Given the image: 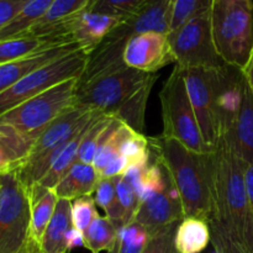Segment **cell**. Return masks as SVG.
Here are the masks:
<instances>
[{"instance_id": "1", "label": "cell", "mask_w": 253, "mask_h": 253, "mask_svg": "<svg viewBox=\"0 0 253 253\" xmlns=\"http://www.w3.org/2000/svg\"><path fill=\"white\" fill-rule=\"evenodd\" d=\"M153 155L179 193L184 217L209 221L214 215L211 153H198L172 138H150Z\"/></svg>"}, {"instance_id": "2", "label": "cell", "mask_w": 253, "mask_h": 253, "mask_svg": "<svg viewBox=\"0 0 253 253\" xmlns=\"http://www.w3.org/2000/svg\"><path fill=\"white\" fill-rule=\"evenodd\" d=\"M211 165L214 215L210 220H215L232 240L253 253V214L245 185L247 163L220 142L211 153Z\"/></svg>"}, {"instance_id": "3", "label": "cell", "mask_w": 253, "mask_h": 253, "mask_svg": "<svg viewBox=\"0 0 253 253\" xmlns=\"http://www.w3.org/2000/svg\"><path fill=\"white\" fill-rule=\"evenodd\" d=\"M210 20L220 58L242 71L253 51L252 0H212Z\"/></svg>"}, {"instance_id": "4", "label": "cell", "mask_w": 253, "mask_h": 253, "mask_svg": "<svg viewBox=\"0 0 253 253\" xmlns=\"http://www.w3.org/2000/svg\"><path fill=\"white\" fill-rule=\"evenodd\" d=\"M78 83L79 78L68 79L20 104L0 116V126L32 147L37 137L56 119L76 105Z\"/></svg>"}, {"instance_id": "5", "label": "cell", "mask_w": 253, "mask_h": 253, "mask_svg": "<svg viewBox=\"0 0 253 253\" xmlns=\"http://www.w3.org/2000/svg\"><path fill=\"white\" fill-rule=\"evenodd\" d=\"M160 98L162 106L163 137L178 141L194 152L210 153L203 140L199 124L188 95L183 71L177 66L163 84Z\"/></svg>"}, {"instance_id": "6", "label": "cell", "mask_w": 253, "mask_h": 253, "mask_svg": "<svg viewBox=\"0 0 253 253\" xmlns=\"http://www.w3.org/2000/svg\"><path fill=\"white\" fill-rule=\"evenodd\" d=\"M153 74L130 68L126 64L101 72L88 81L79 82L76 104L111 115Z\"/></svg>"}, {"instance_id": "7", "label": "cell", "mask_w": 253, "mask_h": 253, "mask_svg": "<svg viewBox=\"0 0 253 253\" xmlns=\"http://www.w3.org/2000/svg\"><path fill=\"white\" fill-rule=\"evenodd\" d=\"M89 54L82 48L53 59L0 93V116L64 81L81 78Z\"/></svg>"}, {"instance_id": "8", "label": "cell", "mask_w": 253, "mask_h": 253, "mask_svg": "<svg viewBox=\"0 0 253 253\" xmlns=\"http://www.w3.org/2000/svg\"><path fill=\"white\" fill-rule=\"evenodd\" d=\"M31 204L15 172L0 174V253H26Z\"/></svg>"}, {"instance_id": "9", "label": "cell", "mask_w": 253, "mask_h": 253, "mask_svg": "<svg viewBox=\"0 0 253 253\" xmlns=\"http://www.w3.org/2000/svg\"><path fill=\"white\" fill-rule=\"evenodd\" d=\"M175 66L180 69H219L225 66L211 34L210 9L199 12L168 34Z\"/></svg>"}, {"instance_id": "10", "label": "cell", "mask_w": 253, "mask_h": 253, "mask_svg": "<svg viewBox=\"0 0 253 253\" xmlns=\"http://www.w3.org/2000/svg\"><path fill=\"white\" fill-rule=\"evenodd\" d=\"M188 95L199 124L203 140L210 152L220 143V131L215 110V69H182Z\"/></svg>"}, {"instance_id": "11", "label": "cell", "mask_w": 253, "mask_h": 253, "mask_svg": "<svg viewBox=\"0 0 253 253\" xmlns=\"http://www.w3.org/2000/svg\"><path fill=\"white\" fill-rule=\"evenodd\" d=\"M123 61L130 68L150 74L175 63L168 34L145 32L135 35L126 43Z\"/></svg>"}, {"instance_id": "12", "label": "cell", "mask_w": 253, "mask_h": 253, "mask_svg": "<svg viewBox=\"0 0 253 253\" xmlns=\"http://www.w3.org/2000/svg\"><path fill=\"white\" fill-rule=\"evenodd\" d=\"M99 113H101V111L90 110V109L79 106L76 104L67 113L59 116L58 119H56L37 137V140L32 145L29 156L22 163L43 157V156L51 153L52 151L66 145L79 130H82L85 125H88Z\"/></svg>"}, {"instance_id": "13", "label": "cell", "mask_w": 253, "mask_h": 253, "mask_svg": "<svg viewBox=\"0 0 253 253\" xmlns=\"http://www.w3.org/2000/svg\"><path fill=\"white\" fill-rule=\"evenodd\" d=\"M245 83L246 78L241 69L227 64L215 69V110L219 124L220 141L231 127L239 114Z\"/></svg>"}, {"instance_id": "14", "label": "cell", "mask_w": 253, "mask_h": 253, "mask_svg": "<svg viewBox=\"0 0 253 253\" xmlns=\"http://www.w3.org/2000/svg\"><path fill=\"white\" fill-rule=\"evenodd\" d=\"M183 219L184 214L182 204L169 197L167 184L165 190L141 202L132 222H137L153 235L165 227L180 222Z\"/></svg>"}, {"instance_id": "15", "label": "cell", "mask_w": 253, "mask_h": 253, "mask_svg": "<svg viewBox=\"0 0 253 253\" xmlns=\"http://www.w3.org/2000/svg\"><path fill=\"white\" fill-rule=\"evenodd\" d=\"M220 142L245 163L253 162V95L247 82L239 114Z\"/></svg>"}, {"instance_id": "16", "label": "cell", "mask_w": 253, "mask_h": 253, "mask_svg": "<svg viewBox=\"0 0 253 253\" xmlns=\"http://www.w3.org/2000/svg\"><path fill=\"white\" fill-rule=\"evenodd\" d=\"M78 43H66L59 46L51 47V48L42 49L36 52L31 56L24 57V58L16 59V61L9 62L0 66V93L9 89L15 83L26 77L31 72L41 68L44 64L49 63L58 57L64 56L67 53L79 49Z\"/></svg>"}, {"instance_id": "17", "label": "cell", "mask_w": 253, "mask_h": 253, "mask_svg": "<svg viewBox=\"0 0 253 253\" xmlns=\"http://www.w3.org/2000/svg\"><path fill=\"white\" fill-rule=\"evenodd\" d=\"M99 180L100 175L93 165L76 162L52 190L58 199L73 202L81 197L93 195Z\"/></svg>"}, {"instance_id": "18", "label": "cell", "mask_w": 253, "mask_h": 253, "mask_svg": "<svg viewBox=\"0 0 253 253\" xmlns=\"http://www.w3.org/2000/svg\"><path fill=\"white\" fill-rule=\"evenodd\" d=\"M73 229L72 202L58 199L56 210L39 244L41 253H69L68 234Z\"/></svg>"}, {"instance_id": "19", "label": "cell", "mask_w": 253, "mask_h": 253, "mask_svg": "<svg viewBox=\"0 0 253 253\" xmlns=\"http://www.w3.org/2000/svg\"><path fill=\"white\" fill-rule=\"evenodd\" d=\"M27 193L31 204L30 240L39 245L53 216L58 197L52 189H46L40 184L27 188Z\"/></svg>"}, {"instance_id": "20", "label": "cell", "mask_w": 253, "mask_h": 253, "mask_svg": "<svg viewBox=\"0 0 253 253\" xmlns=\"http://www.w3.org/2000/svg\"><path fill=\"white\" fill-rule=\"evenodd\" d=\"M94 0H53L49 9L24 36L43 37L53 26L69 21L82 12L90 9Z\"/></svg>"}, {"instance_id": "21", "label": "cell", "mask_w": 253, "mask_h": 253, "mask_svg": "<svg viewBox=\"0 0 253 253\" xmlns=\"http://www.w3.org/2000/svg\"><path fill=\"white\" fill-rule=\"evenodd\" d=\"M211 242L209 221L199 217H184L175 232L174 245L178 253H202Z\"/></svg>"}, {"instance_id": "22", "label": "cell", "mask_w": 253, "mask_h": 253, "mask_svg": "<svg viewBox=\"0 0 253 253\" xmlns=\"http://www.w3.org/2000/svg\"><path fill=\"white\" fill-rule=\"evenodd\" d=\"M158 76L153 74L135 94L130 96L123 105L119 106L111 116L120 120L121 123L130 126L133 131L138 133H143L145 130V115L147 108L148 96L152 90L153 84L157 81Z\"/></svg>"}, {"instance_id": "23", "label": "cell", "mask_w": 253, "mask_h": 253, "mask_svg": "<svg viewBox=\"0 0 253 253\" xmlns=\"http://www.w3.org/2000/svg\"><path fill=\"white\" fill-rule=\"evenodd\" d=\"M66 43H73V42L51 39V37L34 36H21L4 40V41H0V66L9 63V62L16 61V59L24 58V57L31 56V54L42 51V49H47Z\"/></svg>"}, {"instance_id": "24", "label": "cell", "mask_w": 253, "mask_h": 253, "mask_svg": "<svg viewBox=\"0 0 253 253\" xmlns=\"http://www.w3.org/2000/svg\"><path fill=\"white\" fill-rule=\"evenodd\" d=\"M101 113H99L88 125L84 126L82 130H79L71 140L67 142V145L64 146V148L62 150V152L59 153L58 158L56 160V162L53 163V166L51 167V169L47 172V174L40 180L37 184H40L41 187L46 188V189H53L57 185V183L64 177L67 172L72 168V166L76 162H78V153L79 148H81L82 142L84 140V136H85L86 131L89 130L90 125L93 124V121L100 115Z\"/></svg>"}, {"instance_id": "25", "label": "cell", "mask_w": 253, "mask_h": 253, "mask_svg": "<svg viewBox=\"0 0 253 253\" xmlns=\"http://www.w3.org/2000/svg\"><path fill=\"white\" fill-rule=\"evenodd\" d=\"M53 0H29L19 14L0 30V41L15 37H21L27 34L37 21L43 17Z\"/></svg>"}, {"instance_id": "26", "label": "cell", "mask_w": 253, "mask_h": 253, "mask_svg": "<svg viewBox=\"0 0 253 253\" xmlns=\"http://www.w3.org/2000/svg\"><path fill=\"white\" fill-rule=\"evenodd\" d=\"M84 247L91 253L111 252L116 247L119 230L106 216H96L90 226L85 230Z\"/></svg>"}, {"instance_id": "27", "label": "cell", "mask_w": 253, "mask_h": 253, "mask_svg": "<svg viewBox=\"0 0 253 253\" xmlns=\"http://www.w3.org/2000/svg\"><path fill=\"white\" fill-rule=\"evenodd\" d=\"M121 156L125 158L128 167L145 168L150 165L152 151L150 147V138L143 133L133 132L121 148Z\"/></svg>"}, {"instance_id": "28", "label": "cell", "mask_w": 253, "mask_h": 253, "mask_svg": "<svg viewBox=\"0 0 253 253\" xmlns=\"http://www.w3.org/2000/svg\"><path fill=\"white\" fill-rule=\"evenodd\" d=\"M151 239V234L137 222H130L119 230L115 253H142Z\"/></svg>"}, {"instance_id": "29", "label": "cell", "mask_w": 253, "mask_h": 253, "mask_svg": "<svg viewBox=\"0 0 253 253\" xmlns=\"http://www.w3.org/2000/svg\"><path fill=\"white\" fill-rule=\"evenodd\" d=\"M113 118L114 116L101 113L93 121V124H91L89 130L86 131L85 136H84V140L82 142L81 148H79L78 162L93 165L94 157H95L96 150H98L99 145H100L104 131L108 127V125L113 120Z\"/></svg>"}, {"instance_id": "30", "label": "cell", "mask_w": 253, "mask_h": 253, "mask_svg": "<svg viewBox=\"0 0 253 253\" xmlns=\"http://www.w3.org/2000/svg\"><path fill=\"white\" fill-rule=\"evenodd\" d=\"M148 1L150 0H94L89 10L124 20L137 14Z\"/></svg>"}, {"instance_id": "31", "label": "cell", "mask_w": 253, "mask_h": 253, "mask_svg": "<svg viewBox=\"0 0 253 253\" xmlns=\"http://www.w3.org/2000/svg\"><path fill=\"white\" fill-rule=\"evenodd\" d=\"M212 0H173L169 32L192 19L199 12L211 7Z\"/></svg>"}, {"instance_id": "32", "label": "cell", "mask_w": 253, "mask_h": 253, "mask_svg": "<svg viewBox=\"0 0 253 253\" xmlns=\"http://www.w3.org/2000/svg\"><path fill=\"white\" fill-rule=\"evenodd\" d=\"M96 216H99L96 210V203L93 195H85L72 202V220L73 227L82 234L90 226Z\"/></svg>"}, {"instance_id": "33", "label": "cell", "mask_w": 253, "mask_h": 253, "mask_svg": "<svg viewBox=\"0 0 253 253\" xmlns=\"http://www.w3.org/2000/svg\"><path fill=\"white\" fill-rule=\"evenodd\" d=\"M115 187L116 197H118L119 203H120L121 208H123L125 225H127L132 222L133 219H135L136 212H137L138 208H140L141 200L132 185L123 175L116 177Z\"/></svg>"}, {"instance_id": "34", "label": "cell", "mask_w": 253, "mask_h": 253, "mask_svg": "<svg viewBox=\"0 0 253 253\" xmlns=\"http://www.w3.org/2000/svg\"><path fill=\"white\" fill-rule=\"evenodd\" d=\"M178 225L179 222L165 227L161 231L151 235L150 241L142 253H178L174 245Z\"/></svg>"}, {"instance_id": "35", "label": "cell", "mask_w": 253, "mask_h": 253, "mask_svg": "<svg viewBox=\"0 0 253 253\" xmlns=\"http://www.w3.org/2000/svg\"><path fill=\"white\" fill-rule=\"evenodd\" d=\"M211 230V244L215 251L219 253H250L239 242L232 240L215 220L209 221Z\"/></svg>"}, {"instance_id": "36", "label": "cell", "mask_w": 253, "mask_h": 253, "mask_svg": "<svg viewBox=\"0 0 253 253\" xmlns=\"http://www.w3.org/2000/svg\"><path fill=\"white\" fill-rule=\"evenodd\" d=\"M29 0H0V30L4 29Z\"/></svg>"}, {"instance_id": "37", "label": "cell", "mask_w": 253, "mask_h": 253, "mask_svg": "<svg viewBox=\"0 0 253 253\" xmlns=\"http://www.w3.org/2000/svg\"><path fill=\"white\" fill-rule=\"evenodd\" d=\"M126 169H127V163H126L125 158L120 156L101 172L100 179L101 178H114L118 177V175H123L126 172Z\"/></svg>"}, {"instance_id": "38", "label": "cell", "mask_w": 253, "mask_h": 253, "mask_svg": "<svg viewBox=\"0 0 253 253\" xmlns=\"http://www.w3.org/2000/svg\"><path fill=\"white\" fill-rule=\"evenodd\" d=\"M245 185H246L247 199L253 214V162L247 163L245 167Z\"/></svg>"}, {"instance_id": "39", "label": "cell", "mask_w": 253, "mask_h": 253, "mask_svg": "<svg viewBox=\"0 0 253 253\" xmlns=\"http://www.w3.org/2000/svg\"><path fill=\"white\" fill-rule=\"evenodd\" d=\"M14 163L10 160L9 155H7L6 151L4 150V147L0 145V174H6V173L14 172Z\"/></svg>"}, {"instance_id": "40", "label": "cell", "mask_w": 253, "mask_h": 253, "mask_svg": "<svg viewBox=\"0 0 253 253\" xmlns=\"http://www.w3.org/2000/svg\"><path fill=\"white\" fill-rule=\"evenodd\" d=\"M76 247H84V236L77 229H72L68 234V249L72 251Z\"/></svg>"}, {"instance_id": "41", "label": "cell", "mask_w": 253, "mask_h": 253, "mask_svg": "<svg viewBox=\"0 0 253 253\" xmlns=\"http://www.w3.org/2000/svg\"><path fill=\"white\" fill-rule=\"evenodd\" d=\"M242 73H244L245 78H246L247 84H249L250 89L252 91V95H253V51H252V56L250 58L249 63L246 64L244 69H242Z\"/></svg>"}, {"instance_id": "42", "label": "cell", "mask_w": 253, "mask_h": 253, "mask_svg": "<svg viewBox=\"0 0 253 253\" xmlns=\"http://www.w3.org/2000/svg\"><path fill=\"white\" fill-rule=\"evenodd\" d=\"M26 253H41L40 252L39 245L35 244L34 241H31V240H30V244H29V247H27Z\"/></svg>"}, {"instance_id": "43", "label": "cell", "mask_w": 253, "mask_h": 253, "mask_svg": "<svg viewBox=\"0 0 253 253\" xmlns=\"http://www.w3.org/2000/svg\"><path fill=\"white\" fill-rule=\"evenodd\" d=\"M212 253H219V252H216V251H215V252H212Z\"/></svg>"}]
</instances>
